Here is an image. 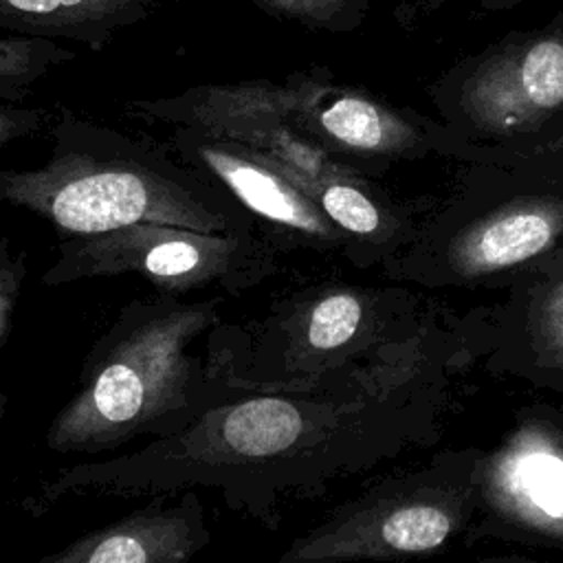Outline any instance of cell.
Instances as JSON below:
<instances>
[{
  "label": "cell",
  "mask_w": 563,
  "mask_h": 563,
  "mask_svg": "<svg viewBox=\"0 0 563 563\" xmlns=\"http://www.w3.org/2000/svg\"><path fill=\"white\" fill-rule=\"evenodd\" d=\"M466 367L453 319L438 314L319 389H238L174 435L59 468L24 506L42 515L68 495L156 497L202 486L275 530L288 499L435 444Z\"/></svg>",
  "instance_id": "obj_1"
},
{
  "label": "cell",
  "mask_w": 563,
  "mask_h": 563,
  "mask_svg": "<svg viewBox=\"0 0 563 563\" xmlns=\"http://www.w3.org/2000/svg\"><path fill=\"white\" fill-rule=\"evenodd\" d=\"M220 323V297L134 299L92 343L79 387L55 413L46 446L62 455L106 453L150 435H174L229 398L200 336Z\"/></svg>",
  "instance_id": "obj_2"
},
{
  "label": "cell",
  "mask_w": 563,
  "mask_h": 563,
  "mask_svg": "<svg viewBox=\"0 0 563 563\" xmlns=\"http://www.w3.org/2000/svg\"><path fill=\"white\" fill-rule=\"evenodd\" d=\"M48 139L51 156L42 167L0 169V207L44 218L59 238L141 222L207 233H262L227 189L152 139L130 136L64 108L53 114Z\"/></svg>",
  "instance_id": "obj_3"
},
{
  "label": "cell",
  "mask_w": 563,
  "mask_h": 563,
  "mask_svg": "<svg viewBox=\"0 0 563 563\" xmlns=\"http://www.w3.org/2000/svg\"><path fill=\"white\" fill-rule=\"evenodd\" d=\"M438 314L405 284L321 282L279 295L257 319L213 325L205 352L233 389L308 391L418 332Z\"/></svg>",
  "instance_id": "obj_4"
},
{
  "label": "cell",
  "mask_w": 563,
  "mask_h": 563,
  "mask_svg": "<svg viewBox=\"0 0 563 563\" xmlns=\"http://www.w3.org/2000/svg\"><path fill=\"white\" fill-rule=\"evenodd\" d=\"M479 446H449L343 501L299 534L277 563L409 561L464 537L475 506Z\"/></svg>",
  "instance_id": "obj_5"
},
{
  "label": "cell",
  "mask_w": 563,
  "mask_h": 563,
  "mask_svg": "<svg viewBox=\"0 0 563 563\" xmlns=\"http://www.w3.org/2000/svg\"><path fill=\"white\" fill-rule=\"evenodd\" d=\"M279 251L262 233H207L172 224H130L95 235L62 238L42 284L139 275L158 295L196 290L244 292L277 273Z\"/></svg>",
  "instance_id": "obj_6"
},
{
  "label": "cell",
  "mask_w": 563,
  "mask_h": 563,
  "mask_svg": "<svg viewBox=\"0 0 563 563\" xmlns=\"http://www.w3.org/2000/svg\"><path fill=\"white\" fill-rule=\"evenodd\" d=\"M561 251L563 196L519 194L409 242L383 262V273L427 290H504Z\"/></svg>",
  "instance_id": "obj_7"
},
{
  "label": "cell",
  "mask_w": 563,
  "mask_h": 563,
  "mask_svg": "<svg viewBox=\"0 0 563 563\" xmlns=\"http://www.w3.org/2000/svg\"><path fill=\"white\" fill-rule=\"evenodd\" d=\"M466 543L563 550V409L530 405L482 449Z\"/></svg>",
  "instance_id": "obj_8"
},
{
  "label": "cell",
  "mask_w": 563,
  "mask_h": 563,
  "mask_svg": "<svg viewBox=\"0 0 563 563\" xmlns=\"http://www.w3.org/2000/svg\"><path fill=\"white\" fill-rule=\"evenodd\" d=\"M125 112L154 123L196 128L279 165L306 194L319 180L356 169L308 134L292 119L286 88L271 79L200 84L156 99H132Z\"/></svg>",
  "instance_id": "obj_9"
},
{
  "label": "cell",
  "mask_w": 563,
  "mask_h": 563,
  "mask_svg": "<svg viewBox=\"0 0 563 563\" xmlns=\"http://www.w3.org/2000/svg\"><path fill=\"white\" fill-rule=\"evenodd\" d=\"M453 328L468 367L563 396V251Z\"/></svg>",
  "instance_id": "obj_10"
},
{
  "label": "cell",
  "mask_w": 563,
  "mask_h": 563,
  "mask_svg": "<svg viewBox=\"0 0 563 563\" xmlns=\"http://www.w3.org/2000/svg\"><path fill=\"white\" fill-rule=\"evenodd\" d=\"M176 161L227 189L282 253L292 249L341 251L343 233L321 207L273 161L229 139L172 125L161 143Z\"/></svg>",
  "instance_id": "obj_11"
},
{
  "label": "cell",
  "mask_w": 563,
  "mask_h": 563,
  "mask_svg": "<svg viewBox=\"0 0 563 563\" xmlns=\"http://www.w3.org/2000/svg\"><path fill=\"white\" fill-rule=\"evenodd\" d=\"M282 84L299 130L343 163L394 158L418 143L416 130L398 112L358 88L334 84L325 70H295Z\"/></svg>",
  "instance_id": "obj_12"
},
{
  "label": "cell",
  "mask_w": 563,
  "mask_h": 563,
  "mask_svg": "<svg viewBox=\"0 0 563 563\" xmlns=\"http://www.w3.org/2000/svg\"><path fill=\"white\" fill-rule=\"evenodd\" d=\"M462 108L488 132H519L563 108V37H539L488 57L466 79Z\"/></svg>",
  "instance_id": "obj_13"
},
{
  "label": "cell",
  "mask_w": 563,
  "mask_h": 563,
  "mask_svg": "<svg viewBox=\"0 0 563 563\" xmlns=\"http://www.w3.org/2000/svg\"><path fill=\"white\" fill-rule=\"evenodd\" d=\"M209 543V526L194 488L156 495L143 508L92 530L37 563H189Z\"/></svg>",
  "instance_id": "obj_14"
},
{
  "label": "cell",
  "mask_w": 563,
  "mask_h": 563,
  "mask_svg": "<svg viewBox=\"0 0 563 563\" xmlns=\"http://www.w3.org/2000/svg\"><path fill=\"white\" fill-rule=\"evenodd\" d=\"M308 196L343 233V255L358 268L383 264L411 242L402 218L372 191L358 169L319 180Z\"/></svg>",
  "instance_id": "obj_15"
},
{
  "label": "cell",
  "mask_w": 563,
  "mask_h": 563,
  "mask_svg": "<svg viewBox=\"0 0 563 563\" xmlns=\"http://www.w3.org/2000/svg\"><path fill=\"white\" fill-rule=\"evenodd\" d=\"M152 9V0H0V29L101 51L117 31L147 20Z\"/></svg>",
  "instance_id": "obj_16"
},
{
  "label": "cell",
  "mask_w": 563,
  "mask_h": 563,
  "mask_svg": "<svg viewBox=\"0 0 563 563\" xmlns=\"http://www.w3.org/2000/svg\"><path fill=\"white\" fill-rule=\"evenodd\" d=\"M75 57L55 40L0 35V103H20L40 77Z\"/></svg>",
  "instance_id": "obj_17"
},
{
  "label": "cell",
  "mask_w": 563,
  "mask_h": 563,
  "mask_svg": "<svg viewBox=\"0 0 563 563\" xmlns=\"http://www.w3.org/2000/svg\"><path fill=\"white\" fill-rule=\"evenodd\" d=\"M268 18L306 29L341 31L356 22L361 0H251Z\"/></svg>",
  "instance_id": "obj_18"
},
{
  "label": "cell",
  "mask_w": 563,
  "mask_h": 563,
  "mask_svg": "<svg viewBox=\"0 0 563 563\" xmlns=\"http://www.w3.org/2000/svg\"><path fill=\"white\" fill-rule=\"evenodd\" d=\"M53 112L40 106L0 103V147L48 128Z\"/></svg>",
  "instance_id": "obj_19"
},
{
  "label": "cell",
  "mask_w": 563,
  "mask_h": 563,
  "mask_svg": "<svg viewBox=\"0 0 563 563\" xmlns=\"http://www.w3.org/2000/svg\"><path fill=\"white\" fill-rule=\"evenodd\" d=\"M24 275H26L24 255H13L7 264L0 266V343L4 341L11 328V317L15 310V301H18Z\"/></svg>",
  "instance_id": "obj_20"
},
{
  "label": "cell",
  "mask_w": 563,
  "mask_h": 563,
  "mask_svg": "<svg viewBox=\"0 0 563 563\" xmlns=\"http://www.w3.org/2000/svg\"><path fill=\"white\" fill-rule=\"evenodd\" d=\"M11 257H13L11 255V244H9V240L4 235H0V266L7 264Z\"/></svg>",
  "instance_id": "obj_21"
},
{
  "label": "cell",
  "mask_w": 563,
  "mask_h": 563,
  "mask_svg": "<svg viewBox=\"0 0 563 563\" xmlns=\"http://www.w3.org/2000/svg\"><path fill=\"white\" fill-rule=\"evenodd\" d=\"M479 563H523V561H479Z\"/></svg>",
  "instance_id": "obj_22"
}]
</instances>
